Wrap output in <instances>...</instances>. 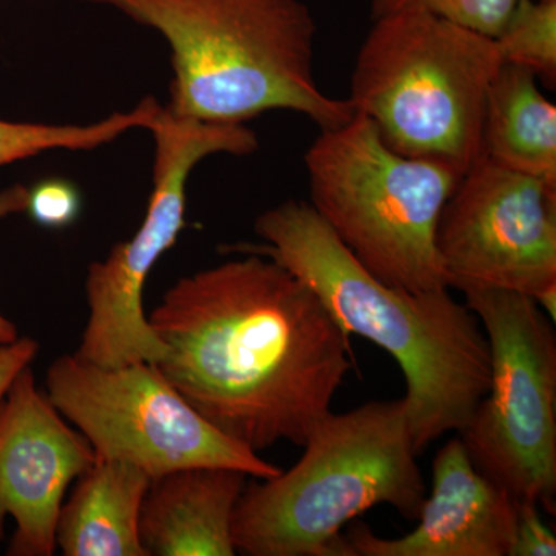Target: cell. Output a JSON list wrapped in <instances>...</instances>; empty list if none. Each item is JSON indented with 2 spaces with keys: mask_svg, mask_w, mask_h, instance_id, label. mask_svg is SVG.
<instances>
[{
  "mask_svg": "<svg viewBox=\"0 0 556 556\" xmlns=\"http://www.w3.org/2000/svg\"><path fill=\"white\" fill-rule=\"evenodd\" d=\"M38 351L39 343L30 338H20L7 345H0V402L22 369L30 367Z\"/></svg>",
  "mask_w": 556,
  "mask_h": 556,
  "instance_id": "cell-21",
  "label": "cell"
},
{
  "mask_svg": "<svg viewBox=\"0 0 556 556\" xmlns=\"http://www.w3.org/2000/svg\"><path fill=\"white\" fill-rule=\"evenodd\" d=\"M496 40L504 62L530 70L554 89L556 0H519Z\"/></svg>",
  "mask_w": 556,
  "mask_h": 556,
  "instance_id": "cell-17",
  "label": "cell"
},
{
  "mask_svg": "<svg viewBox=\"0 0 556 556\" xmlns=\"http://www.w3.org/2000/svg\"><path fill=\"white\" fill-rule=\"evenodd\" d=\"M437 248L450 288L533 298L556 283V185L479 160L442 208Z\"/></svg>",
  "mask_w": 556,
  "mask_h": 556,
  "instance_id": "cell-10",
  "label": "cell"
},
{
  "mask_svg": "<svg viewBox=\"0 0 556 556\" xmlns=\"http://www.w3.org/2000/svg\"><path fill=\"white\" fill-rule=\"evenodd\" d=\"M254 229L263 243L228 249L273 258L313 289L348 334L371 340L397 362L417 455L467 426L489 390L492 357L484 328L466 303L448 289L417 294L383 283L308 201L288 200L263 212Z\"/></svg>",
  "mask_w": 556,
  "mask_h": 556,
  "instance_id": "cell-2",
  "label": "cell"
},
{
  "mask_svg": "<svg viewBox=\"0 0 556 556\" xmlns=\"http://www.w3.org/2000/svg\"><path fill=\"white\" fill-rule=\"evenodd\" d=\"M28 189L16 185L0 192V219L9 215L21 214L27 208ZM20 339L16 325L0 313V345Z\"/></svg>",
  "mask_w": 556,
  "mask_h": 556,
  "instance_id": "cell-22",
  "label": "cell"
},
{
  "mask_svg": "<svg viewBox=\"0 0 556 556\" xmlns=\"http://www.w3.org/2000/svg\"><path fill=\"white\" fill-rule=\"evenodd\" d=\"M519 0H375L372 13L417 7L482 35L497 38Z\"/></svg>",
  "mask_w": 556,
  "mask_h": 556,
  "instance_id": "cell-18",
  "label": "cell"
},
{
  "mask_svg": "<svg viewBox=\"0 0 556 556\" xmlns=\"http://www.w3.org/2000/svg\"><path fill=\"white\" fill-rule=\"evenodd\" d=\"M248 475L226 467H190L150 481L139 515L148 556H232L233 511Z\"/></svg>",
  "mask_w": 556,
  "mask_h": 556,
  "instance_id": "cell-13",
  "label": "cell"
},
{
  "mask_svg": "<svg viewBox=\"0 0 556 556\" xmlns=\"http://www.w3.org/2000/svg\"><path fill=\"white\" fill-rule=\"evenodd\" d=\"M535 300L536 305L540 306L541 309L544 311V314L551 320L555 321L556 318V283L551 285V287L544 288L543 291L538 292L536 295L532 298Z\"/></svg>",
  "mask_w": 556,
  "mask_h": 556,
  "instance_id": "cell-23",
  "label": "cell"
},
{
  "mask_svg": "<svg viewBox=\"0 0 556 556\" xmlns=\"http://www.w3.org/2000/svg\"><path fill=\"white\" fill-rule=\"evenodd\" d=\"M482 159L556 185V108L530 70L504 62L486 97Z\"/></svg>",
  "mask_w": 556,
  "mask_h": 556,
  "instance_id": "cell-15",
  "label": "cell"
},
{
  "mask_svg": "<svg viewBox=\"0 0 556 556\" xmlns=\"http://www.w3.org/2000/svg\"><path fill=\"white\" fill-rule=\"evenodd\" d=\"M243 254L164 292L148 316L166 346L156 365L232 441L303 447L354 368L350 334L294 274Z\"/></svg>",
  "mask_w": 556,
  "mask_h": 556,
  "instance_id": "cell-1",
  "label": "cell"
},
{
  "mask_svg": "<svg viewBox=\"0 0 556 556\" xmlns=\"http://www.w3.org/2000/svg\"><path fill=\"white\" fill-rule=\"evenodd\" d=\"M489 340V390L457 433L475 467L515 500L556 511V336L535 300L466 288Z\"/></svg>",
  "mask_w": 556,
  "mask_h": 556,
  "instance_id": "cell-7",
  "label": "cell"
},
{
  "mask_svg": "<svg viewBox=\"0 0 556 556\" xmlns=\"http://www.w3.org/2000/svg\"><path fill=\"white\" fill-rule=\"evenodd\" d=\"M47 394L98 459L131 464L150 479L190 467H226L273 479L281 468L211 426L156 364L101 368L75 354L47 371Z\"/></svg>",
  "mask_w": 556,
  "mask_h": 556,
  "instance_id": "cell-9",
  "label": "cell"
},
{
  "mask_svg": "<svg viewBox=\"0 0 556 556\" xmlns=\"http://www.w3.org/2000/svg\"><path fill=\"white\" fill-rule=\"evenodd\" d=\"M155 137L153 192L137 233L116 244L104 262L89 266L86 278L89 320L75 354L101 368L160 364L166 346L150 327L144 311L146 280L161 255L186 226V182L206 156L252 155L258 138L244 124L204 123L179 118L167 108L150 127Z\"/></svg>",
  "mask_w": 556,
  "mask_h": 556,
  "instance_id": "cell-8",
  "label": "cell"
},
{
  "mask_svg": "<svg viewBox=\"0 0 556 556\" xmlns=\"http://www.w3.org/2000/svg\"><path fill=\"white\" fill-rule=\"evenodd\" d=\"M112 7L169 42L167 110L179 118L244 124L289 110L320 130L354 116L314 73L317 24L303 0H86Z\"/></svg>",
  "mask_w": 556,
  "mask_h": 556,
  "instance_id": "cell-3",
  "label": "cell"
},
{
  "mask_svg": "<svg viewBox=\"0 0 556 556\" xmlns=\"http://www.w3.org/2000/svg\"><path fill=\"white\" fill-rule=\"evenodd\" d=\"M161 105L149 97L127 113H113L90 126H47L0 119V167L46 150H93L115 141L131 129H149L159 119Z\"/></svg>",
  "mask_w": 556,
  "mask_h": 556,
  "instance_id": "cell-16",
  "label": "cell"
},
{
  "mask_svg": "<svg viewBox=\"0 0 556 556\" xmlns=\"http://www.w3.org/2000/svg\"><path fill=\"white\" fill-rule=\"evenodd\" d=\"M97 460L83 433L68 426L22 369L0 402V540L16 522L10 556H51L68 485Z\"/></svg>",
  "mask_w": 556,
  "mask_h": 556,
  "instance_id": "cell-11",
  "label": "cell"
},
{
  "mask_svg": "<svg viewBox=\"0 0 556 556\" xmlns=\"http://www.w3.org/2000/svg\"><path fill=\"white\" fill-rule=\"evenodd\" d=\"M503 64L492 36L417 7L391 10L358 50L348 101L399 155L464 177L482 159L486 97Z\"/></svg>",
  "mask_w": 556,
  "mask_h": 556,
  "instance_id": "cell-5",
  "label": "cell"
},
{
  "mask_svg": "<svg viewBox=\"0 0 556 556\" xmlns=\"http://www.w3.org/2000/svg\"><path fill=\"white\" fill-rule=\"evenodd\" d=\"M510 493L475 467L459 437L433 460V486L408 535L380 538L364 522L348 527L338 556H508L517 529Z\"/></svg>",
  "mask_w": 556,
  "mask_h": 556,
  "instance_id": "cell-12",
  "label": "cell"
},
{
  "mask_svg": "<svg viewBox=\"0 0 556 556\" xmlns=\"http://www.w3.org/2000/svg\"><path fill=\"white\" fill-rule=\"evenodd\" d=\"M305 166L311 206L372 276L417 294L450 289L437 230L460 175L399 155L362 113L321 130Z\"/></svg>",
  "mask_w": 556,
  "mask_h": 556,
  "instance_id": "cell-6",
  "label": "cell"
},
{
  "mask_svg": "<svg viewBox=\"0 0 556 556\" xmlns=\"http://www.w3.org/2000/svg\"><path fill=\"white\" fill-rule=\"evenodd\" d=\"M302 459L244 489L233 511L236 551L249 556H338L342 530L387 504L417 521L427 485L405 397L331 413Z\"/></svg>",
  "mask_w": 556,
  "mask_h": 556,
  "instance_id": "cell-4",
  "label": "cell"
},
{
  "mask_svg": "<svg viewBox=\"0 0 556 556\" xmlns=\"http://www.w3.org/2000/svg\"><path fill=\"white\" fill-rule=\"evenodd\" d=\"M150 479L131 464L98 459L80 475L56 522L65 556H148L139 515Z\"/></svg>",
  "mask_w": 556,
  "mask_h": 556,
  "instance_id": "cell-14",
  "label": "cell"
},
{
  "mask_svg": "<svg viewBox=\"0 0 556 556\" xmlns=\"http://www.w3.org/2000/svg\"><path fill=\"white\" fill-rule=\"evenodd\" d=\"M518 501V500H517ZM556 536L540 515V506L533 501L521 500L517 504V529L508 556H555Z\"/></svg>",
  "mask_w": 556,
  "mask_h": 556,
  "instance_id": "cell-20",
  "label": "cell"
},
{
  "mask_svg": "<svg viewBox=\"0 0 556 556\" xmlns=\"http://www.w3.org/2000/svg\"><path fill=\"white\" fill-rule=\"evenodd\" d=\"M79 211L78 189L64 179H47L28 189L25 212L43 228H65L75 222Z\"/></svg>",
  "mask_w": 556,
  "mask_h": 556,
  "instance_id": "cell-19",
  "label": "cell"
}]
</instances>
